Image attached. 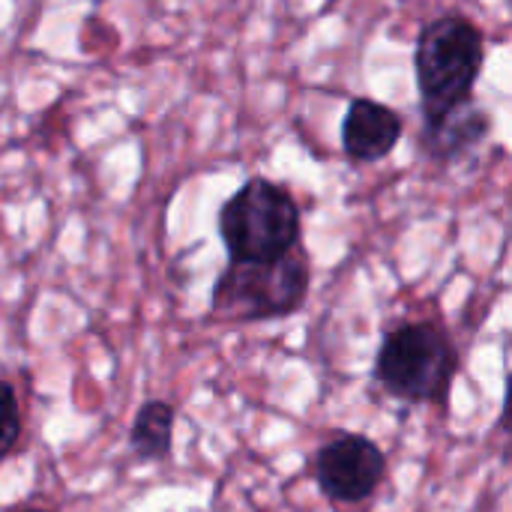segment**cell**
Returning <instances> with one entry per match:
<instances>
[{
  "mask_svg": "<svg viewBox=\"0 0 512 512\" xmlns=\"http://www.w3.org/2000/svg\"><path fill=\"white\" fill-rule=\"evenodd\" d=\"M486 63L483 30L459 12L432 18L414 48V72L423 99V120H435L474 99Z\"/></svg>",
  "mask_w": 512,
  "mask_h": 512,
  "instance_id": "1",
  "label": "cell"
},
{
  "mask_svg": "<svg viewBox=\"0 0 512 512\" xmlns=\"http://www.w3.org/2000/svg\"><path fill=\"white\" fill-rule=\"evenodd\" d=\"M219 237L231 261H279L300 249L303 213L288 186L267 177H249L219 207Z\"/></svg>",
  "mask_w": 512,
  "mask_h": 512,
  "instance_id": "2",
  "label": "cell"
},
{
  "mask_svg": "<svg viewBox=\"0 0 512 512\" xmlns=\"http://www.w3.org/2000/svg\"><path fill=\"white\" fill-rule=\"evenodd\" d=\"M459 351L444 327L414 321L390 330L375 360V381L408 405H447Z\"/></svg>",
  "mask_w": 512,
  "mask_h": 512,
  "instance_id": "3",
  "label": "cell"
},
{
  "mask_svg": "<svg viewBox=\"0 0 512 512\" xmlns=\"http://www.w3.org/2000/svg\"><path fill=\"white\" fill-rule=\"evenodd\" d=\"M309 297V261L303 249L279 261H231L210 294V309L225 321H276L294 315Z\"/></svg>",
  "mask_w": 512,
  "mask_h": 512,
  "instance_id": "4",
  "label": "cell"
},
{
  "mask_svg": "<svg viewBox=\"0 0 512 512\" xmlns=\"http://www.w3.org/2000/svg\"><path fill=\"white\" fill-rule=\"evenodd\" d=\"M387 477L384 450L357 432L330 438L315 453V483L336 504L369 501Z\"/></svg>",
  "mask_w": 512,
  "mask_h": 512,
  "instance_id": "5",
  "label": "cell"
},
{
  "mask_svg": "<svg viewBox=\"0 0 512 512\" xmlns=\"http://www.w3.org/2000/svg\"><path fill=\"white\" fill-rule=\"evenodd\" d=\"M405 135V117L390 105L354 96L342 120V150L351 162L387 159Z\"/></svg>",
  "mask_w": 512,
  "mask_h": 512,
  "instance_id": "6",
  "label": "cell"
},
{
  "mask_svg": "<svg viewBox=\"0 0 512 512\" xmlns=\"http://www.w3.org/2000/svg\"><path fill=\"white\" fill-rule=\"evenodd\" d=\"M492 132V114H486L474 99L435 117V120H423V135H420V147L432 162L450 165L462 156H468L471 150H477Z\"/></svg>",
  "mask_w": 512,
  "mask_h": 512,
  "instance_id": "7",
  "label": "cell"
},
{
  "mask_svg": "<svg viewBox=\"0 0 512 512\" xmlns=\"http://www.w3.org/2000/svg\"><path fill=\"white\" fill-rule=\"evenodd\" d=\"M174 408L162 399H150L138 408L129 432V447L141 462H162L174 444Z\"/></svg>",
  "mask_w": 512,
  "mask_h": 512,
  "instance_id": "8",
  "label": "cell"
},
{
  "mask_svg": "<svg viewBox=\"0 0 512 512\" xmlns=\"http://www.w3.org/2000/svg\"><path fill=\"white\" fill-rule=\"evenodd\" d=\"M21 438V408L9 381H0V459L15 450Z\"/></svg>",
  "mask_w": 512,
  "mask_h": 512,
  "instance_id": "9",
  "label": "cell"
},
{
  "mask_svg": "<svg viewBox=\"0 0 512 512\" xmlns=\"http://www.w3.org/2000/svg\"><path fill=\"white\" fill-rule=\"evenodd\" d=\"M18 512H54V510H45V507H24V510Z\"/></svg>",
  "mask_w": 512,
  "mask_h": 512,
  "instance_id": "10",
  "label": "cell"
}]
</instances>
